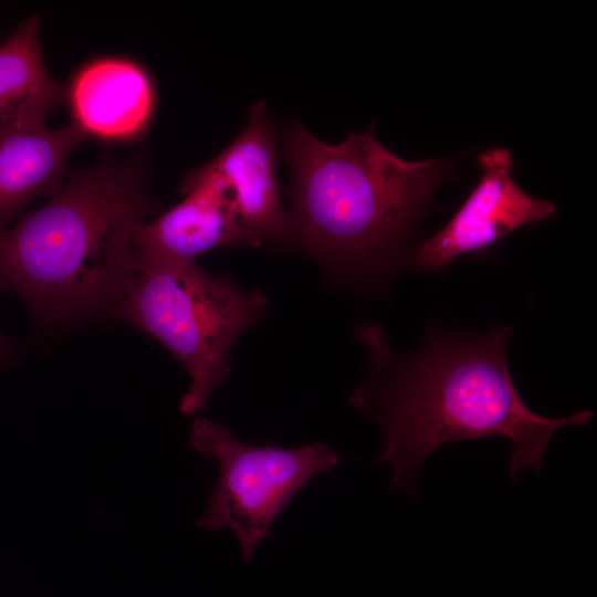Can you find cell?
Here are the masks:
<instances>
[{
  "instance_id": "obj_12",
  "label": "cell",
  "mask_w": 597,
  "mask_h": 597,
  "mask_svg": "<svg viewBox=\"0 0 597 597\" xmlns=\"http://www.w3.org/2000/svg\"><path fill=\"white\" fill-rule=\"evenodd\" d=\"M20 357L19 345L0 332V370L15 364Z\"/></svg>"
},
{
  "instance_id": "obj_8",
  "label": "cell",
  "mask_w": 597,
  "mask_h": 597,
  "mask_svg": "<svg viewBox=\"0 0 597 597\" xmlns=\"http://www.w3.org/2000/svg\"><path fill=\"white\" fill-rule=\"evenodd\" d=\"M184 199L142 222L134 235L136 260L197 263L222 247H258L243 227L232 198L213 177L196 169L180 188Z\"/></svg>"
},
{
  "instance_id": "obj_6",
  "label": "cell",
  "mask_w": 597,
  "mask_h": 597,
  "mask_svg": "<svg viewBox=\"0 0 597 597\" xmlns=\"http://www.w3.org/2000/svg\"><path fill=\"white\" fill-rule=\"evenodd\" d=\"M481 177L452 218L425 240L408 263L419 271H438L465 254H484L500 240L525 224L556 213L551 201L525 192L512 177L507 148H491L478 158Z\"/></svg>"
},
{
  "instance_id": "obj_7",
  "label": "cell",
  "mask_w": 597,
  "mask_h": 597,
  "mask_svg": "<svg viewBox=\"0 0 597 597\" xmlns=\"http://www.w3.org/2000/svg\"><path fill=\"white\" fill-rule=\"evenodd\" d=\"M277 139L265 103L253 104L243 130L198 169L216 178L232 198L238 216L258 247L294 239L291 212L281 199Z\"/></svg>"
},
{
  "instance_id": "obj_1",
  "label": "cell",
  "mask_w": 597,
  "mask_h": 597,
  "mask_svg": "<svg viewBox=\"0 0 597 597\" xmlns=\"http://www.w3.org/2000/svg\"><path fill=\"white\" fill-rule=\"evenodd\" d=\"M512 331L500 325L481 335L434 332L409 355L390 347L380 325L357 331L370 370L349 402L383 430L377 463L392 470L390 492L415 500L419 471L439 447L493 436L510 441L509 470L517 482L522 471L542 470L558 429L590 421L588 409L552 419L524 404L507 367Z\"/></svg>"
},
{
  "instance_id": "obj_3",
  "label": "cell",
  "mask_w": 597,
  "mask_h": 597,
  "mask_svg": "<svg viewBox=\"0 0 597 597\" xmlns=\"http://www.w3.org/2000/svg\"><path fill=\"white\" fill-rule=\"evenodd\" d=\"M329 145L293 122L285 130L294 239L333 275L371 282L388 275L434 190L450 177L444 159L400 158L374 135Z\"/></svg>"
},
{
  "instance_id": "obj_9",
  "label": "cell",
  "mask_w": 597,
  "mask_h": 597,
  "mask_svg": "<svg viewBox=\"0 0 597 597\" xmlns=\"http://www.w3.org/2000/svg\"><path fill=\"white\" fill-rule=\"evenodd\" d=\"M64 91L72 125L84 138L132 142L146 133L155 116V82L129 57L90 60L76 70Z\"/></svg>"
},
{
  "instance_id": "obj_4",
  "label": "cell",
  "mask_w": 597,
  "mask_h": 597,
  "mask_svg": "<svg viewBox=\"0 0 597 597\" xmlns=\"http://www.w3.org/2000/svg\"><path fill=\"white\" fill-rule=\"evenodd\" d=\"M268 304L263 292H245L197 263L136 260L134 281L113 317L153 337L182 364L190 385L179 409L193 415L229 377L233 344L264 317Z\"/></svg>"
},
{
  "instance_id": "obj_2",
  "label": "cell",
  "mask_w": 597,
  "mask_h": 597,
  "mask_svg": "<svg viewBox=\"0 0 597 597\" xmlns=\"http://www.w3.org/2000/svg\"><path fill=\"white\" fill-rule=\"evenodd\" d=\"M154 209L135 167L103 160L72 174L0 231V294L20 296L42 329L113 316L136 274L135 232Z\"/></svg>"
},
{
  "instance_id": "obj_5",
  "label": "cell",
  "mask_w": 597,
  "mask_h": 597,
  "mask_svg": "<svg viewBox=\"0 0 597 597\" xmlns=\"http://www.w3.org/2000/svg\"><path fill=\"white\" fill-rule=\"evenodd\" d=\"M190 446L218 464V480L198 522L210 531L230 530L249 561L269 536L275 519L316 475L336 468L341 458L322 442L295 448L249 444L231 429L197 418Z\"/></svg>"
},
{
  "instance_id": "obj_10",
  "label": "cell",
  "mask_w": 597,
  "mask_h": 597,
  "mask_svg": "<svg viewBox=\"0 0 597 597\" xmlns=\"http://www.w3.org/2000/svg\"><path fill=\"white\" fill-rule=\"evenodd\" d=\"M84 137L71 124L49 129L45 122L0 125V231L39 197L63 186L67 161Z\"/></svg>"
},
{
  "instance_id": "obj_11",
  "label": "cell",
  "mask_w": 597,
  "mask_h": 597,
  "mask_svg": "<svg viewBox=\"0 0 597 597\" xmlns=\"http://www.w3.org/2000/svg\"><path fill=\"white\" fill-rule=\"evenodd\" d=\"M65 102L64 87L49 73L32 15L0 45V125L45 122Z\"/></svg>"
}]
</instances>
